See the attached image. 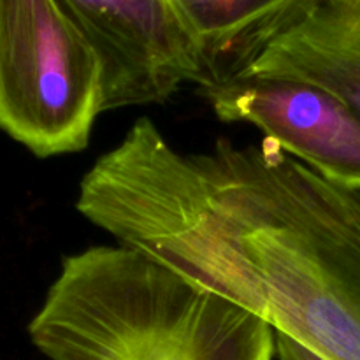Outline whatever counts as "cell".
<instances>
[{"mask_svg": "<svg viewBox=\"0 0 360 360\" xmlns=\"http://www.w3.org/2000/svg\"><path fill=\"white\" fill-rule=\"evenodd\" d=\"M91 225L322 360H360V186L274 141L183 153L134 122L79 183Z\"/></svg>", "mask_w": 360, "mask_h": 360, "instance_id": "obj_1", "label": "cell"}, {"mask_svg": "<svg viewBox=\"0 0 360 360\" xmlns=\"http://www.w3.org/2000/svg\"><path fill=\"white\" fill-rule=\"evenodd\" d=\"M28 334L49 360L276 357L264 320L122 245L65 257Z\"/></svg>", "mask_w": 360, "mask_h": 360, "instance_id": "obj_2", "label": "cell"}, {"mask_svg": "<svg viewBox=\"0 0 360 360\" xmlns=\"http://www.w3.org/2000/svg\"><path fill=\"white\" fill-rule=\"evenodd\" d=\"M104 112V67L58 0H0V130L35 157L77 153Z\"/></svg>", "mask_w": 360, "mask_h": 360, "instance_id": "obj_3", "label": "cell"}, {"mask_svg": "<svg viewBox=\"0 0 360 360\" xmlns=\"http://www.w3.org/2000/svg\"><path fill=\"white\" fill-rule=\"evenodd\" d=\"M104 67V112L164 104L210 76L172 0H58Z\"/></svg>", "mask_w": 360, "mask_h": 360, "instance_id": "obj_4", "label": "cell"}, {"mask_svg": "<svg viewBox=\"0 0 360 360\" xmlns=\"http://www.w3.org/2000/svg\"><path fill=\"white\" fill-rule=\"evenodd\" d=\"M220 77L311 84L360 116V0H290L210 81Z\"/></svg>", "mask_w": 360, "mask_h": 360, "instance_id": "obj_5", "label": "cell"}, {"mask_svg": "<svg viewBox=\"0 0 360 360\" xmlns=\"http://www.w3.org/2000/svg\"><path fill=\"white\" fill-rule=\"evenodd\" d=\"M200 91L224 122L248 123L313 171L360 186V116L327 91L245 77L213 79Z\"/></svg>", "mask_w": 360, "mask_h": 360, "instance_id": "obj_6", "label": "cell"}, {"mask_svg": "<svg viewBox=\"0 0 360 360\" xmlns=\"http://www.w3.org/2000/svg\"><path fill=\"white\" fill-rule=\"evenodd\" d=\"M288 2L290 0H172L206 58L207 81L255 28Z\"/></svg>", "mask_w": 360, "mask_h": 360, "instance_id": "obj_7", "label": "cell"}, {"mask_svg": "<svg viewBox=\"0 0 360 360\" xmlns=\"http://www.w3.org/2000/svg\"><path fill=\"white\" fill-rule=\"evenodd\" d=\"M276 357L280 360H322L281 334H276Z\"/></svg>", "mask_w": 360, "mask_h": 360, "instance_id": "obj_8", "label": "cell"}]
</instances>
